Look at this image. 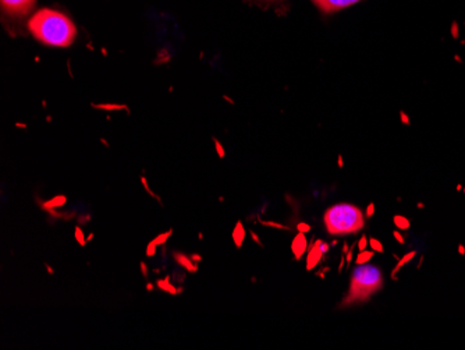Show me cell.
Wrapping results in <instances>:
<instances>
[{"label":"cell","mask_w":465,"mask_h":350,"mask_svg":"<svg viewBox=\"0 0 465 350\" xmlns=\"http://www.w3.org/2000/svg\"><path fill=\"white\" fill-rule=\"evenodd\" d=\"M28 30L44 45L67 48L77 36L74 23L57 10L44 9L33 15Z\"/></svg>","instance_id":"cell-1"},{"label":"cell","mask_w":465,"mask_h":350,"mask_svg":"<svg viewBox=\"0 0 465 350\" xmlns=\"http://www.w3.org/2000/svg\"><path fill=\"white\" fill-rule=\"evenodd\" d=\"M383 289V274L381 268L370 264L355 265L351 274L349 294L341 300V307L360 305L368 302Z\"/></svg>","instance_id":"cell-2"},{"label":"cell","mask_w":465,"mask_h":350,"mask_svg":"<svg viewBox=\"0 0 465 350\" xmlns=\"http://www.w3.org/2000/svg\"><path fill=\"white\" fill-rule=\"evenodd\" d=\"M326 231L331 236L354 235L364 228V214L357 205L350 203L334 204L323 215Z\"/></svg>","instance_id":"cell-3"},{"label":"cell","mask_w":465,"mask_h":350,"mask_svg":"<svg viewBox=\"0 0 465 350\" xmlns=\"http://www.w3.org/2000/svg\"><path fill=\"white\" fill-rule=\"evenodd\" d=\"M36 0H2V7L9 15L23 17L35 6Z\"/></svg>","instance_id":"cell-4"},{"label":"cell","mask_w":465,"mask_h":350,"mask_svg":"<svg viewBox=\"0 0 465 350\" xmlns=\"http://www.w3.org/2000/svg\"><path fill=\"white\" fill-rule=\"evenodd\" d=\"M312 2L323 13H334L357 5L361 0H312Z\"/></svg>","instance_id":"cell-5"},{"label":"cell","mask_w":465,"mask_h":350,"mask_svg":"<svg viewBox=\"0 0 465 350\" xmlns=\"http://www.w3.org/2000/svg\"><path fill=\"white\" fill-rule=\"evenodd\" d=\"M323 240L318 239L312 245H311L310 253L307 255V270L312 271L318 264H320L321 258L325 253L322 252V245Z\"/></svg>","instance_id":"cell-6"},{"label":"cell","mask_w":465,"mask_h":350,"mask_svg":"<svg viewBox=\"0 0 465 350\" xmlns=\"http://www.w3.org/2000/svg\"><path fill=\"white\" fill-rule=\"evenodd\" d=\"M308 242L305 234L300 232L292 243V252L294 253L295 260H302V255L307 252Z\"/></svg>","instance_id":"cell-7"},{"label":"cell","mask_w":465,"mask_h":350,"mask_svg":"<svg viewBox=\"0 0 465 350\" xmlns=\"http://www.w3.org/2000/svg\"><path fill=\"white\" fill-rule=\"evenodd\" d=\"M174 260L179 265H182L184 270L188 273H197L198 265L193 263V258L187 257V255H182V253H174Z\"/></svg>","instance_id":"cell-8"},{"label":"cell","mask_w":465,"mask_h":350,"mask_svg":"<svg viewBox=\"0 0 465 350\" xmlns=\"http://www.w3.org/2000/svg\"><path fill=\"white\" fill-rule=\"evenodd\" d=\"M245 239V229L244 226H242V222H237L236 228H234V231H232V240H234V243H236L237 249H240L242 247V242H244Z\"/></svg>","instance_id":"cell-9"},{"label":"cell","mask_w":465,"mask_h":350,"mask_svg":"<svg viewBox=\"0 0 465 350\" xmlns=\"http://www.w3.org/2000/svg\"><path fill=\"white\" fill-rule=\"evenodd\" d=\"M415 255H417V252L407 253V255H404L403 258H400L399 264H397V265L394 266L393 273L391 274V281H399V279H397L396 274L399 273L400 268H401V266H404L406 265L407 263H410V261H411L412 258L415 257Z\"/></svg>","instance_id":"cell-10"},{"label":"cell","mask_w":465,"mask_h":350,"mask_svg":"<svg viewBox=\"0 0 465 350\" xmlns=\"http://www.w3.org/2000/svg\"><path fill=\"white\" fill-rule=\"evenodd\" d=\"M393 222L396 225V228L400 229V231H409L410 226H411V222L403 215L394 216Z\"/></svg>","instance_id":"cell-11"},{"label":"cell","mask_w":465,"mask_h":350,"mask_svg":"<svg viewBox=\"0 0 465 350\" xmlns=\"http://www.w3.org/2000/svg\"><path fill=\"white\" fill-rule=\"evenodd\" d=\"M373 255L375 252H368V250H364V252H360V255L355 258V265H362V264H368L373 258Z\"/></svg>","instance_id":"cell-12"},{"label":"cell","mask_w":465,"mask_h":350,"mask_svg":"<svg viewBox=\"0 0 465 350\" xmlns=\"http://www.w3.org/2000/svg\"><path fill=\"white\" fill-rule=\"evenodd\" d=\"M158 286L161 287L162 291L169 292V294L176 295L180 294V289H176V287L171 286V284H169V279H166V281H159Z\"/></svg>","instance_id":"cell-13"},{"label":"cell","mask_w":465,"mask_h":350,"mask_svg":"<svg viewBox=\"0 0 465 350\" xmlns=\"http://www.w3.org/2000/svg\"><path fill=\"white\" fill-rule=\"evenodd\" d=\"M370 247L373 250V252L379 253V255H383V253H385L382 243L379 242V240L375 239V237H371Z\"/></svg>","instance_id":"cell-14"},{"label":"cell","mask_w":465,"mask_h":350,"mask_svg":"<svg viewBox=\"0 0 465 350\" xmlns=\"http://www.w3.org/2000/svg\"><path fill=\"white\" fill-rule=\"evenodd\" d=\"M368 245H370V239L367 236H361V239L358 240L357 247L360 252L367 250Z\"/></svg>","instance_id":"cell-15"},{"label":"cell","mask_w":465,"mask_h":350,"mask_svg":"<svg viewBox=\"0 0 465 350\" xmlns=\"http://www.w3.org/2000/svg\"><path fill=\"white\" fill-rule=\"evenodd\" d=\"M376 205L375 203H370L368 204L367 211H365V218L371 219L373 216V214H375Z\"/></svg>","instance_id":"cell-16"},{"label":"cell","mask_w":465,"mask_h":350,"mask_svg":"<svg viewBox=\"0 0 465 350\" xmlns=\"http://www.w3.org/2000/svg\"><path fill=\"white\" fill-rule=\"evenodd\" d=\"M265 226H271V228H278V229H284V231H289V226H284V225L282 224H276V222H262Z\"/></svg>","instance_id":"cell-17"},{"label":"cell","mask_w":465,"mask_h":350,"mask_svg":"<svg viewBox=\"0 0 465 350\" xmlns=\"http://www.w3.org/2000/svg\"><path fill=\"white\" fill-rule=\"evenodd\" d=\"M172 231L167 232V234L161 235V236L158 237V239L153 240V243H155L156 245H163L164 242H166L167 239H169V236H171Z\"/></svg>","instance_id":"cell-18"},{"label":"cell","mask_w":465,"mask_h":350,"mask_svg":"<svg viewBox=\"0 0 465 350\" xmlns=\"http://www.w3.org/2000/svg\"><path fill=\"white\" fill-rule=\"evenodd\" d=\"M354 247H355V243H354V245H351V247H350L349 252H347V255H346V264H347V266H350V264H351V261H352V253H354Z\"/></svg>","instance_id":"cell-19"},{"label":"cell","mask_w":465,"mask_h":350,"mask_svg":"<svg viewBox=\"0 0 465 350\" xmlns=\"http://www.w3.org/2000/svg\"><path fill=\"white\" fill-rule=\"evenodd\" d=\"M297 229H299L302 234H307V232L311 231V226L307 224H299L297 225Z\"/></svg>","instance_id":"cell-20"},{"label":"cell","mask_w":465,"mask_h":350,"mask_svg":"<svg viewBox=\"0 0 465 350\" xmlns=\"http://www.w3.org/2000/svg\"><path fill=\"white\" fill-rule=\"evenodd\" d=\"M393 236H394V239H396L397 242L400 243V245H404V243H406V240H404V237L401 236V235H400L399 232L394 231Z\"/></svg>","instance_id":"cell-21"},{"label":"cell","mask_w":465,"mask_h":350,"mask_svg":"<svg viewBox=\"0 0 465 350\" xmlns=\"http://www.w3.org/2000/svg\"><path fill=\"white\" fill-rule=\"evenodd\" d=\"M156 252V245L155 243H151L150 249H148V255H155Z\"/></svg>","instance_id":"cell-22"},{"label":"cell","mask_w":465,"mask_h":350,"mask_svg":"<svg viewBox=\"0 0 465 350\" xmlns=\"http://www.w3.org/2000/svg\"><path fill=\"white\" fill-rule=\"evenodd\" d=\"M75 234H77L78 242H80L81 245H85V242H84V239H83V234H81L80 229H75Z\"/></svg>","instance_id":"cell-23"},{"label":"cell","mask_w":465,"mask_h":350,"mask_svg":"<svg viewBox=\"0 0 465 350\" xmlns=\"http://www.w3.org/2000/svg\"><path fill=\"white\" fill-rule=\"evenodd\" d=\"M344 265H346V257H344V255H341V265H339V274H341V271H343Z\"/></svg>","instance_id":"cell-24"},{"label":"cell","mask_w":465,"mask_h":350,"mask_svg":"<svg viewBox=\"0 0 465 350\" xmlns=\"http://www.w3.org/2000/svg\"><path fill=\"white\" fill-rule=\"evenodd\" d=\"M321 247H322V252L325 253H328L329 252V249H331V245H328V243H325V242H322V245H321Z\"/></svg>","instance_id":"cell-25"},{"label":"cell","mask_w":465,"mask_h":350,"mask_svg":"<svg viewBox=\"0 0 465 350\" xmlns=\"http://www.w3.org/2000/svg\"><path fill=\"white\" fill-rule=\"evenodd\" d=\"M251 236H252V240H255V242H257L258 245H260L261 247H262V243H261V240L258 239V235L257 234H253V232H251Z\"/></svg>","instance_id":"cell-26"},{"label":"cell","mask_w":465,"mask_h":350,"mask_svg":"<svg viewBox=\"0 0 465 350\" xmlns=\"http://www.w3.org/2000/svg\"><path fill=\"white\" fill-rule=\"evenodd\" d=\"M343 245H344V247H343V255H347V252H349V250H350L349 249V243L344 242Z\"/></svg>","instance_id":"cell-27"},{"label":"cell","mask_w":465,"mask_h":350,"mask_svg":"<svg viewBox=\"0 0 465 350\" xmlns=\"http://www.w3.org/2000/svg\"><path fill=\"white\" fill-rule=\"evenodd\" d=\"M459 252L461 253V255H464L465 250H464V247H462V245H460Z\"/></svg>","instance_id":"cell-28"}]
</instances>
